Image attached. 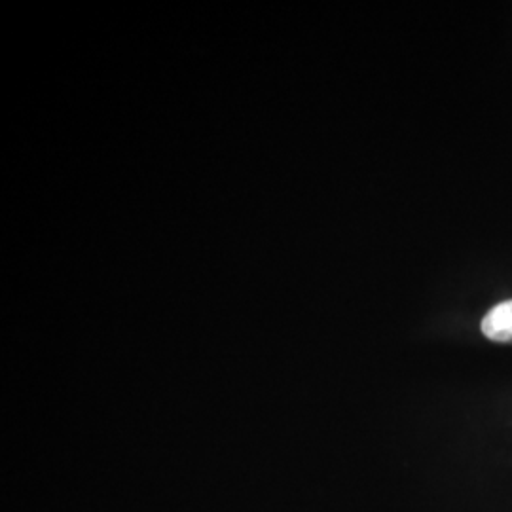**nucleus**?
<instances>
[{"label":"nucleus","mask_w":512,"mask_h":512,"mask_svg":"<svg viewBox=\"0 0 512 512\" xmlns=\"http://www.w3.org/2000/svg\"><path fill=\"white\" fill-rule=\"evenodd\" d=\"M482 332L494 342H512V300L501 302L488 311L482 321Z\"/></svg>","instance_id":"1"}]
</instances>
